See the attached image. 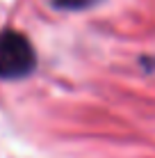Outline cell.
<instances>
[{
    "label": "cell",
    "instance_id": "6da1fadb",
    "mask_svg": "<svg viewBox=\"0 0 155 158\" xmlns=\"http://www.w3.org/2000/svg\"><path fill=\"white\" fill-rule=\"evenodd\" d=\"M37 64L34 48L28 37L14 30L0 32V78L16 80L28 76Z\"/></svg>",
    "mask_w": 155,
    "mask_h": 158
},
{
    "label": "cell",
    "instance_id": "7a4b0ae2",
    "mask_svg": "<svg viewBox=\"0 0 155 158\" xmlns=\"http://www.w3.org/2000/svg\"><path fill=\"white\" fill-rule=\"evenodd\" d=\"M52 2L57 5L60 9H87V7H91V5H96L98 0H52Z\"/></svg>",
    "mask_w": 155,
    "mask_h": 158
}]
</instances>
